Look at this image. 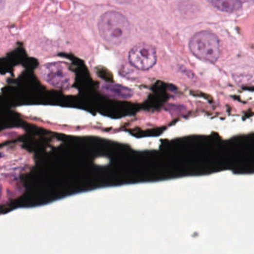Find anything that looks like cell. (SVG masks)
Here are the masks:
<instances>
[{"label":"cell","instance_id":"cell-4","mask_svg":"<svg viewBox=\"0 0 254 254\" xmlns=\"http://www.w3.org/2000/svg\"><path fill=\"white\" fill-rule=\"evenodd\" d=\"M40 73L47 82L57 87L66 86L71 79L68 67L61 62L45 64L40 68Z\"/></svg>","mask_w":254,"mask_h":254},{"label":"cell","instance_id":"cell-5","mask_svg":"<svg viewBox=\"0 0 254 254\" xmlns=\"http://www.w3.org/2000/svg\"><path fill=\"white\" fill-rule=\"evenodd\" d=\"M209 3L218 11L233 13L241 8L240 0H207Z\"/></svg>","mask_w":254,"mask_h":254},{"label":"cell","instance_id":"cell-1","mask_svg":"<svg viewBox=\"0 0 254 254\" xmlns=\"http://www.w3.org/2000/svg\"><path fill=\"white\" fill-rule=\"evenodd\" d=\"M98 29L105 41L114 45L126 41L130 34V24L127 18L114 11H108L101 16Z\"/></svg>","mask_w":254,"mask_h":254},{"label":"cell","instance_id":"cell-2","mask_svg":"<svg viewBox=\"0 0 254 254\" xmlns=\"http://www.w3.org/2000/svg\"><path fill=\"white\" fill-rule=\"evenodd\" d=\"M189 50L196 57L209 63H216L220 56V42L212 32L203 31L192 37Z\"/></svg>","mask_w":254,"mask_h":254},{"label":"cell","instance_id":"cell-3","mask_svg":"<svg viewBox=\"0 0 254 254\" xmlns=\"http://www.w3.org/2000/svg\"><path fill=\"white\" fill-rule=\"evenodd\" d=\"M128 60L130 64L137 70H149L157 62L155 48L148 43H139L129 52Z\"/></svg>","mask_w":254,"mask_h":254}]
</instances>
